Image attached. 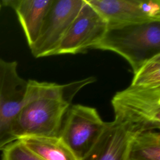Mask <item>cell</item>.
Instances as JSON below:
<instances>
[{"label": "cell", "instance_id": "8", "mask_svg": "<svg viewBox=\"0 0 160 160\" xmlns=\"http://www.w3.org/2000/svg\"><path fill=\"white\" fill-rule=\"evenodd\" d=\"M108 25L160 21L159 0H87Z\"/></svg>", "mask_w": 160, "mask_h": 160}, {"label": "cell", "instance_id": "15", "mask_svg": "<svg viewBox=\"0 0 160 160\" xmlns=\"http://www.w3.org/2000/svg\"><path fill=\"white\" fill-rule=\"evenodd\" d=\"M1 7H2V4H1V2L0 1V10H1Z\"/></svg>", "mask_w": 160, "mask_h": 160}, {"label": "cell", "instance_id": "12", "mask_svg": "<svg viewBox=\"0 0 160 160\" xmlns=\"http://www.w3.org/2000/svg\"><path fill=\"white\" fill-rule=\"evenodd\" d=\"M128 160H160V134L148 131L136 134L132 139Z\"/></svg>", "mask_w": 160, "mask_h": 160}, {"label": "cell", "instance_id": "5", "mask_svg": "<svg viewBox=\"0 0 160 160\" xmlns=\"http://www.w3.org/2000/svg\"><path fill=\"white\" fill-rule=\"evenodd\" d=\"M106 123L96 109L81 104L71 105L59 137L81 160L97 141Z\"/></svg>", "mask_w": 160, "mask_h": 160}, {"label": "cell", "instance_id": "6", "mask_svg": "<svg viewBox=\"0 0 160 160\" xmlns=\"http://www.w3.org/2000/svg\"><path fill=\"white\" fill-rule=\"evenodd\" d=\"M84 3V0H53L39 36L30 48L35 58L53 56Z\"/></svg>", "mask_w": 160, "mask_h": 160}, {"label": "cell", "instance_id": "7", "mask_svg": "<svg viewBox=\"0 0 160 160\" xmlns=\"http://www.w3.org/2000/svg\"><path fill=\"white\" fill-rule=\"evenodd\" d=\"M107 28L108 23L104 19L87 0H84L81 9L69 27L54 55L84 53L101 40Z\"/></svg>", "mask_w": 160, "mask_h": 160}, {"label": "cell", "instance_id": "11", "mask_svg": "<svg viewBox=\"0 0 160 160\" xmlns=\"http://www.w3.org/2000/svg\"><path fill=\"white\" fill-rule=\"evenodd\" d=\"M20 140L43 160H80L60 137L31 136Z\"/></svg>", "mask_w": 160, "mask_h": 160}, {"label": "cell", "instance_id": "9", "mask_svg": "<svg viewBox=\"0 0 160 160\" xmlns=\"http://www.w3.org/2000/svg\"><path fill=\"white\" fill-rule=\"evenodd\" d=\"M139 134L127 124L106 122L97 141L81 160H128L130 143Z\"/></svg>", "mask_w": 160, "mask_h": 160}, {"label": "cell", "instance_id": "14", "mask_svg": "<svg viewBox=\"0 0 160 160\" xmlns=\"http://www.w3.org/2000/svg\"><path fill=\"white\" fill-rule=\"evenodd\" d=\"M2 152V160H43L20 139L7 145Z\"/></svg>", "mask_w": 160, "mask_h": 160}, {"label": "cell", "instance_id": "1", "mask_svg": "<svg viewBox=\"0 0 160 160\" xmlns=\"http://www.w3.org/2000/svg\"><path fill=\"white\" fill-rule=\"evenodd\" d=\"M92 77L66 84L28 80L20 111L13 126L16 139L31 136L59 137L72 98Z\"/></svg>", "mask_w": 160, "mask_h": 160}, {"label": "cell", "instance_id": "3", "mask_svg": "<svg viewBox=\"0 0 160 160\" xmlns=\"http://www.w3.org/2000/svg\"><path fill=\"white\" fill-rule=\"evenodd\" d=\"M114 121L127 124L139 133L160 128V87L130 85L111 99Z\"/></svg>", "mask_w": 160, "mask_h": 160}, {"label": "cell", "instance_id": "4", "mask_svg": "<svg viewBox=\"0 0 160 160\" xmlns=\"http://www.w3.org/2000/svg\"><path fill=\"white\" fill-rule=\"evenodd\" d=\"M28 81L18 72L16 61L0 58V151L16 141L13 126L22 106Z\"/></svg>", "mask_w": 160, "mask_h": 160}, {"label": "cell", "instance_id": "10", "mask_svg": "<svg viewBox=\"0 0 160 160\" xmlns=\"http://www.w3.org/2000/svg\"><path fill=\"white\" fill-rule=\"evenodd\" d=\"M53 0H3L2 6L13 9L22 28L29 48L36 41Z\"/></svg>", "mask_w": 160, "mask_h": 160}, {"label": "cell", "instance_id": "2", "mask_svg": "<svg viewBox=\"0 0 160 160\" xmlns=\"http://www.w3.org/2000/svg\"><path fill=\"white\" fill-rule=\"evenodd\" d=\"M92 49L117 53L134 73L147 60L160 54V21L108 25L102 38Z\"/></svg>", "mask_w": 160, "mask_h": 160}, {"label": "cell", "instance_id": "13", "mask_svg": "<svg viewBox=\"0 0 160 160\" xmlns=\"http://www.w3.org/2000/svg\"><path fill=\"white\" fill-rule=\"evenodd\" d=\"M131 86L142 88L160 87V54L144 62L134 73Z\"/></svg>", "mask_w": 160, "mask_h": 160}]
</instances>
